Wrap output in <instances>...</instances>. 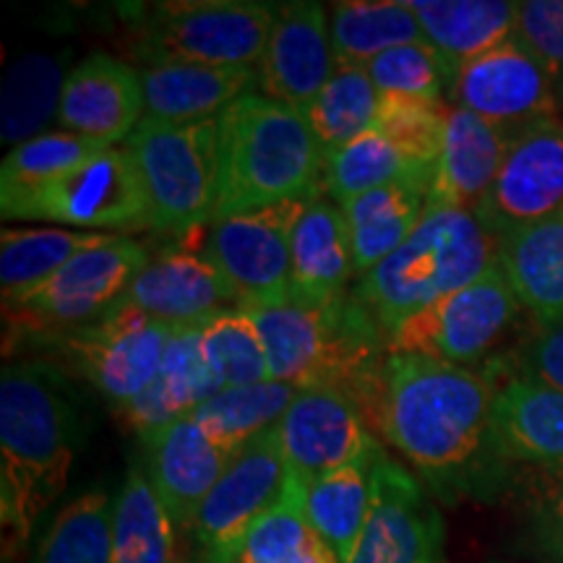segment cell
Returning <instances> with one entry per match:
<instances>
[{
  "label": "cell",
  "instance_id": "74e56055",
  "mask_svg": "<svg viewBox=\"0 0 563 563\" xmlns=\"http://www.w3.org/2000/svg\"><path fill=\"white\" fill-rule=\"evenodd\" d=\"M110 146L70 131H47L42 136L13 146L0 167V199L37 191L89 165Z\"/></svg>",
  "mask_w": 563,
  "mask_h": 563
},
{
  "label": "cell",
  "instance_id": "d4e9b609",
  "mask_svg": "<svg viewBox=\"0 0 563 563\" xmlns=\"http://www.w3.org/2000/svg\"><path fill=\"white\" fill-rule=\"evenodd\" d=\"M493 428L511 467L563 462V391L509 378L493 402Z\"/></svg>",
  "mask_w": 563,
  "mask_h": 563
},
{
  "label": "cell",
  "instance_id": "8992f818",
  "mask_svg": "<svg viewBox=\"0 0 563 563\" xmlns=\"http://www.w3.org/2000/svg\"><path fill=\"white\" fill-rule=\"evenodd\" d=\"M152 209V230L186 235L211 224L217 201V121L144 118L125 141Z\"/></svg>",
  "mask_w": 563,
  "mask_h": 563
},
{
  "label": "cell",
  "instance_id": "8d00e7d4",
  "mask_svg": "<svg viewBox=\"0 0 563 563\" xmlns=\"http://www.w3.org/2000/svg\"><path fill=\"white\" fill-rule=\"evenodd\" d=\"M405 178L422 180L431 186V180L420 178L412 170L410 162L405 159V154L384 133L371 129L363 136L350 141V144L327 154L323 194H327V199L344 207V203L357 199V196Z\"/></svg>",
  "mask_w": 563,
  "mask_h": 563
},
{
  "label": "cell",
  "instance_id": "7402d4cb",
  "mask_svg": "<svg viewBox=\"0 0 563 563\" xmlns=\"http://www.w3.org/2000/svg\"><path fill=\"white\" fill-rule=\"evenodd\" d=\"M509 136L475 112L452 108L443 131L428 209H462L477 214L501 170Z\"/></svg>",
  "mask_w": 563,
  "mask_h": 563
},
{
  "label": "cell",
  "instance_id": "b9f144b4",
  "mask_svg": "<svg viewBox=\"0 0 563 563\" xmlns=\"http://www.w3.org/2000/svg\"><path fill=\"white\" fill-rule=\"evenodd\" d=\"M449 108L441 100H415V97H382L376 131L405 154L412 170L433 186L435 165L446 131Z\"/></svg>",
  "mask_w": 563,
  "mask_h": 563
},
{
  "label": "cell",
  "instance_id": "e575fe53",
  "mask_svg": "<svg viewBox=\"0 0 563 563\" xmlns=\"http://www.w3.org/2000/svg\"><path fill=\"white\" fill-rule=\"evenodd\" d=\"M112 511L108 490L81 493L55 514L30 563H112Z\"/></svg>",
  "mask_w": 563,
  "mask_h": 563
},
{
  "label": "cell",
  "instance_id": "9a60e30c",
  "mask_svg": "<svg viewBox=\"0 0 563 563\" xmlns=\"http://www.w3.org/2000/svg\"><path fill=\"white\" fill-rule=\"evenodd\" d=\"M563 211V123L540 121L509 141L498 178L477 209L483 228L501 241Z\"/></svg>",
  "mask_w": 563,
  "mask_h": 563
},
{
  "label": "cell",
  "instance_id": "7bdbcfd3",
  "mask_svg": "<svg viewBox=\"0 0 563 563\" xmlns=\"http://www.w3.org/2000/svg\"><path fill=\"white\" fill-rule=\"evenodd\" d=\"M373 87L382 97H415V100H441L452 89V76L428 42L394 47L365 63Z\"/></svg>",
  "mask_w": 563,
  "mask_h": 563
},
{
  "label": "cell",
  "instance_id": "5b68a950",
  "mask_svg": "<svg viewBox=\"0 0 563 563\" xmlns=\"http://www.w3.org/2000/svg\"><path fill=\"white\" fill-rule=\"evenodd\" d=\"M277 5L253 0H167L136 5L131 34L136 53L157 63L258 68ZM133 53V55H136Z\"/></svg>",
  "mask_w": 563,
  "mask_h": 563
},
{
  "label": "cell",
  "instance_id": "d590c367",
  "mask_svg": "<svg viewBox=\"0 0 563 563\" xmlns=\"http://www.w3.org/2000/svg\"><path fill=\"white\" fill-rule=\"evenodd\" d=\"M378 104L382 95L373 87L365 66L336 63L334 76L308 108L306 121L319 139L323 154H329L376 129Z\"/></svg>",
  "mask_w": 563,
  "mask_h": 563
},
{
  "label": "cell",
  "instance_id": "4dcf8cb0",
  "mask_svg": "<svg viewBox=\"0 0 563 563\" xmlns=\"http://www.w3.org/2000/svg\"><path fill=\"white\" fill-rule=\"evenodd\" d=\"M175 532L144 467H131L112 511V563H180Z\"/></svg>",
  "mask_w": 563,
  "mask_h": 563
},
{
  "label": "cell",
  "instance_id": "bcb514c9",
  "mask_svg": "<svg viewBox=\"0 0 563 563\" xmlns=\"http://www.w3.org/2000/svg\"><path fill=\"white\" fill-rule=\"evenodd\" d=\"M308 563H336V559L327 551V545L319 543V548H316V553H313V559Z\"/></svg>",
  "mask_w": 563,
  "mask_h": 563
},
{
  "label": "cell",
  "instance_id": "f546056e",
  "mask_svg": "<svg viewBox=\"0 0 563 563\" xmlns=\"http://www.w3.org/2000/svg\"><path fill=\"white\" fill-rule=\"evenodd\" d=\"M68 74L63 58L51 53H24L11 60L0 89V141L5 146L26 144L58 121Z\"/></svg>",
  "mask_w": 563,
  "mask_h": 563
},
{
  "label": "cell",
  "instance_id": "ee69618b",
  "mask_svg": "<svg viewBox=\"0 0 563 563\" xmlns=\"http://www.w3.org/2000/svg\"><path fill=\"white\" fill-rule=\"evenodd\" d=\"M514 37L522 42L545 68L563 104V0H525V3H519Z\"/></svg>",
  "mask_w": 563,
  "mask_h": 563
},
{
  "label": "cell",
  "instance_id": "f1b7e54d",
  "mask_svg": "<svg viewBox=\"0 0 563 563\" xmlns=\"http://www.w3.org/2000/svg\"><path fill=\"white\" fill-rule=\"evenodd\" d=\"M376 454L306 485L308 525L336 563H350L363 538L373 506V460Z\"/></svg>",
  "mask_w": 563,
  "mask_h": 563
},
{
  "label": "cell",
  "instance_id": "f6af8a7d",
  "mask_svg": "<svg viewBox=\"0 0 563 563\" xmlns=\"http://www.w3.org/2000/svg\"><path fill=\"white\" fill-rule=\"evenodd\" d=\"M514 378L563 391V316L534 329L514 361Z\"/></svg>",
  "mask_w": 563,
  "mask_h": 563
},
{
  "label": "cell",
  "instance_id": "f35d334b",
  "mask_svg": "<svg viewBox=\"0 0 563 563\" xmlns=\"http://www.w3.org/2000/svg\"><path fill=\"white\" fill-rule=\"evenodd\" d=\"M201 350L220 389L272 382L262 334L243 308L232 306L201 323Z\"/></svg>",
  "mask_w": 563,
  "mask_h": 563
},
{
  "label": "cell",
  "instance_id": "e0dca14e",
  "mask_svg": "<svg viewBox=\"0 0 563 563\" xmlns=\"http://www.w3.org/2000/svg\"><path fill=\"white\" fill-rule=\"evenodd\" d=\"M441 514L418 477L384 452L373 460V506L350 563H443Z\"/></svg>",
  "mask_w": 563,
  "mask_h": 563
},
{
  "label": "cell",
  "instance_id": "7a4b0ae2",
  "mask_svg": "<svg viewBox=\"0 0 563 563\" xmlns=\"http://www.w3.org/2000/svg\"><path fill=\"white\" fill-rule=\"evenodd\" d=\"M76 407L47 363H5L0 373V522L5 563H16L34 527L66 490L76 460Z\"/></svg>",
  "mask_w": 563,
  "mask_h": 563
},
{
  "label": "cell",
  "instance_id": "4316f807",
  "mask_svg": "<svg viewBox=\"0 0 563 563\" xmlns=\"http://www.w3.org/2000/svg\"><path fill=\"white\" fill-rule=\"evenodd\" d=\"M428 183L405 178L344 203L355 277L376 269L412 235L428 209Z\"/></svg>",
  "mask_w": 563,
  "mask_h": 563
},
{
  "label": "cell",
  "instance_id": "cb8c5ba5",
  "mask_svg": "<svg viewBox=\"0 0 563 563\" xmlns=\"http://www.w3.org/2000/svg\"><path fill=\"white\" fill-rule=\"evenodd\" d=\"M355 274L350 230L340 203L313 199L292 235L290 295L313 308H329L344 298V285Z\"/></svg>",
  "mask_w": 563,
  "mask_h": 563
},
{
  "label": "cell",
  "instance_id": "1f68e13d",
  "mask_svg": "<svg viewBox=\"0 0 563 563\" xmlns=\"http://www.w3.org/2000/svg\"><path fill=\"white\" fill-rule=\"evenodd\" d=\"M336 63L365 66L394 47L426 42L407 0H344L329 11Z\"/></svg>",
  "mask_w": 563,
  "mask_h": 563
},
{
  "label": "cell",
  "instance_id": "60d3db41",
  "mask_svg": "<svg viewBox=\"0 0 563 563\" xmlns=\"http://www.w3.org/2000/svg\"><path fill=\"white\" fill-rule=\"evenodd\" d=\"M509 490L532 553L545 563H563V462L522 467Z\"/></svg>",
  "mask_w": 563,
  "mask_h": 563
},
{
  "label": "cell",
  "instance_id": "d6a6232c",
  "mask_svg": "<svg viewBox=\"0 0 563 563\" xmlns=\"http://www.w3.org/2000/svg\"><path fill=\"white\" fill-rule=\"evenodd\" d=\"M110 232L24 228L0 232V290L3 300L34 290L84 251L110 241Z\"/></svg>",
  "mask_w": 563,
  "mask_h": 563
},
{
  "label": "cell",
  "instance_id": "ac0fdd59",
  "mask_svg": "<svg viewBox=\"0 0 563 563\" xmlns=\"http://www.w3.org/2000/svg\"><path fill=\"white\" fill-rule=\"evenodd\" d=\"M336 70L329 11L313 0L274 9V24L258 63V89L306 115Z\"/></svg>",
  "mask_w": 563,
  "mask_h": 563
},
{
  "label": "cell",
  "instance_id": "44dd1931",
  "mask_svg": "<svg viewBox=\"0 0 563 563\" xmlns=\"http://www.w3.org/2000/svg\"><path fill=\"white\" fill-rule=\"evenodd\" d=\"M146 118L162 123L217 121L241 97L258 87V68L207 66V63H157L139 68Z\"/></svg>",
  "mask_w": 563,
  "mask_h": 563
},
{
  "label": "cell",
  "instance_id": "ab89813d",
  "mask_svg": "<svg viewBox=\"0 0 563 563\" xmlns=\"http://www.w3.org/2000/svg\"><path fill=\"white\" fill-rule=\"evenodd\" d=\"M319 543L306 517V485L290 473L279 501L251 527L238 563H308Z\"/></svg>",
  "mask_w": 563,
  "mask_h": 563
},
{
  "label": "cell",
  "instance_id": "484cf974",
  "mask_svg": "<svg viewBox=\"0 0 563 563\" xmlns=\"http://www.w3.org/2000/svg\"><path fill=\"white\" fill-rule=\"evenodd\" d=\"M410 5L452 84L467 63L501 45L517 30L519 3L509 0H410Z\"/></svg>",
  "mask_w": 563,
  "mask_h": 563
},
{
  "label": "cell",
  "instance_id": "30bf717a",
  "mask_svg": "<svg viewBox=\"0 0 563 563\" xmlns=\"http://www.w3.org/2000/svg\"><path fill=\"white\" fill-rule=\"evenodd\" d=\"M173 329L129 302H115L102 319L60 334L58 350L118 410L157 378Z\"/></svg>",
  "mask_w": 563,
  "mask_h": 563
},
{
  "label": "cell",
  "instance_id": "52a82bcc",
  "mask_svg": "<svg viewBox=\"0 0 563 563\" xmlns=\"http://www.w3.org/2000/svg\"><path fill=\"white\" fill-rule=\"evenodd\" d=\"M3 220H37L81 230H152V209L136 162L125 146H110L89 165L37 191L0 199Z\"/></svg>",
  "mask_w": 563,
  "mask_h": 563
},
{
  "label": "cell",
  "instance_id": "ba28073f",
  "mask_svg": "<svg viewBox=\"0 0 563 563\" xmlns=\"http://www.w3.org/2000/svg\"><path fill=\"white\" fill-rule=\"evenodd\" d=\"M150 262V249L129 235H112L108 243L84 251L74 262L19 298L3 300L9 327L30 332L68 334L102 319L123 300L131 282Z\"/></svg>",
  "mask_w": 563,
  "mask_h": 563
},
{
  "label": "cell",
  "instance_id": "7c38bea8",
  "mask_svg": "<svg viewBox=\"0 0 563 563\" xmlns=\"http://www.w3.org/2000/svg\"><path fill=\"white\" fill-rule=\"evenodd\" d=\"M308 203H274L207 228L203 249L209 262L228 279L241 306L290 295L292 235Z\"/></svg>",
  "mask_w": 563,
  "mask_h": 563
},
{
  "label": "cell",
  "instance_id": "603a6c76",
  "mask_svg": "<svg viewBox=\"0 0 563 563\" xmlns=\"http://www.w3.org/2000/svg\"><path fill=\"white\" fill-rule=\"evenodd\" d=\"M217 391L222 389L203 357L201 323L175 327L157 378L133 402L118 407L115 412L141 441H146L170 422L194 415Z\"/></svg>",
  "mask_w": 563,
  "mask_h": 563
},
{
  "label": "cell",
  "instance_id": "4fadbf2b",
  "mask_svg": "<svg viewBox=\"0 0 563 563\" xmlns=\"http://www.w3.org/2000/svg\"><path fill=\"white\" fill-rule=\"evenodd\" d=\"M449 91L456 108L498 125L509 139L534 123L559 118L561 110L551 76L514 34L467 63Z\"/></svg>",
  "mask_w": 563,
  "mask_h": 563
},
{
  "label": "cell",
  "instance_id": "6da1fadb",
  "mask_svg": "<svg viewBox=\"0 0 563 563\" xmlns=\"http://www.w3.org/2000/svg\"><path fill=\"white\" fill-rule=\"evenodd\" d=\"M496 391L488 373L389 352L363 415L443 504L490 501L514 481L493 428Z\"/></svg>",
  "mask_w": 563,
  "mask_h": 563
},
{
  "label": "cell",
  "instance_id": "83f0119b",
  "mask_svg": "<svg viewBox=\"0 0 563 563\" xmlns=\"http://www.w3.org/2000/svg\"><path fill=\"white\" fill-rule=\"evenodd\" d=\"M498 266L538 323L563 316V211L498 241Z\"/></svg>",
  "mask_w": 563,
  "mask_h": 563
},
{
  "label": "cell",
  "instance_id": "3957f363",
  "mask_svg": "<svg viewBox=\"0 0 563 563\" xmlns=\"http://www.w3.org/2000/svg\"><path fill=\"white\" fill-rule=\"evenodd\" d=\"M327 154L306 115L253 91L217 118V201L211 222L323 196Z\"/></svg>",
  "mask_w": 563,
  "mask_h": 563
},
{
  "label": "cell",
  "instance_id": "2e32d148",
  "mask_svg": "<svg viewBox=\"0 0 563 563\" xmlns=\"http://www.w3.org/2000/svg\"><path fill=\"white\" fill-rule=\"evenodd\" d=\"M207 228L178 235L175 243L150 253V262L131 282L121 302L167 327H199L209 316L224 311L228 302L241 306L228 279L209 262L203 249Z\"/></svg>",
  "mask_w": 563,
  "mask_h": 563
},
{
  "label": "cell",
  "instance_id": "277c9868",
  "mask_svg": "<svg viewBox=\"0 0 563 563\" xmlns=\"http://www.w3.org/2000/svg\"><path fill=\"white\" fill-rule=\"evenodd\" d=\"M498 264V238L473 211L426 209L418 228L386 262L357 277L355 300L382 334L473 285Z\"/></svg>",
  "mask_w": 563,
  "mask_h": 563
},
{
  "label": "cell",
  "instance_id": "5bb4252c",
  "mask_svg": "<svg viewBox=\"0 0 563 563\" xmlns=\"http://www.w3.org/2000/svg\"><path fill=\"white\" fill-rule=\"evenodd\" d=\"M287 467L302 485L376 454L378 443L355 399L332 386H302L277 422Z\"/></svg>",
  "mask_w": 563,
  "mask_h": 563
},
{
  "label": "cell",
  "instance_id": "836d02e7",
  "mask_svg": "<svg viewBox=\"0 0 563 563\" xmlns=\"http://www.w3.org/2000/svg\"><path fill=\"white\" fill-rule=\"evenodd\" d=\"M295 394V386L279 382L232 386L209 397L194 412V420L217 446L228 454H238L256 435L277 428Z\"/></svg>",
  "mask_w": 563,
  "mask_h": 563
},
{
  "label": "cell",
  "instance_id": "8fae6325",
  "mask_svg": "<svg viewBox=\"0 0 563 563\" xmlns=\"http://www.w3.org/2000/svg\"><path fill=\"white\" fill-rule=\"evenodd\" d=\"M290 483L277 428L245 443L196 511L191 532L209 563H238L251 527L279 501Z\"/></svg>",
  "mask_w": 563,
  "mask_h": 563
},
{
  "label": "cell",
  "instance_id": "d6986e66",
  "mask_svg": "<svg viewBox=\"0 0 563 563\" xmlns=\"http://www.w3.org/2000/svg\"><path fill=\"white\" fill-rule=\"evenodd\" d=\"M144 118L146 100L139 68L104 53H91L70 68L58 112L60 131L123 146Z\"/></svg>",
  "mask_w": 563,
  "mask_h": 563
},
{
  "label": "cell",
  "instance_id": "9c48e42d",
  "mask_svg": "<svg viewBox=\"0 0 563 563\" xmlns=\"http://www.w3.org/2000/svg\"><path fill=\"white\" fill-rule=\"evenodd\" d=\"M517 308V295L496 264L473 285L405 319L386 334V350L467 368L501 340Z\"/></svg>",
  "mask_w": 563,
  "mask_h": 563
},
{
  "label": "cell",
  "instance_id": "7dc6e473",
  "mask_svg": "<svg viewBox=\"0 0 563 563\" xmlns=\"http://www.w3.org/2000/svg\"><path fill=\"white\" fill-rule=\"evenodd\" d=\"M180 563H209V561H203V559H191V561H180Z\"/></svg>",
  "mask_w": 563,
  "mask_h": 563
},
{
  "label": "cell",
  "instance_id": "ffe728a7",
  "mask_svg": "<svg viewBox=\"0 0 563 563\" xmlns=\"http://www.w3.org/2000/svg\"><path fill=\"white\" fill-rule=\"evenodd\" d=\"M144 473L173 522L191 530L196 511L235 454L209 439L194 415L170 422L144 441Z\"/></svg>",
  "mask_w": 563,
  "mask_h": 563
}]
</instances>
